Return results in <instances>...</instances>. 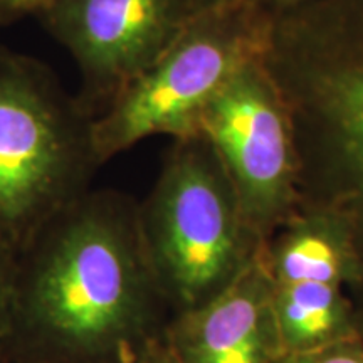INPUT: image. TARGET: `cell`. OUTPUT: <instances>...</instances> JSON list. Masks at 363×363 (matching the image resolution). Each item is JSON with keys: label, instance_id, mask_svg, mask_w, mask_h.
<instances>
[{"label": "cell", "instance_id": "cell-13", "mask_svg": "<svg viewBox=\"0 0 363 363\" xmlns=\"http://www.w3.org/2000/svg\"><path fill=\"white\" fill-rule=\"evenodd\" d=\"M138 363H184L175 355L174 350L167 345L165 340L158 338L145 348V352L140 357Z\"/></svg>", "mask_w": 363, "mask_h": 363}, {"label": "cell", "instance_id": "cell-14", "mask_svg": "<svg viewBox=\"0 0 363 363\" xmlns=\"http://www.w3.org/2000/svg\"><path fill=\"white\" fill-rule=\"evenodd\" d=\"M259 6L271 13V16H278V13L293 11L299 6L311 2V0H256Z\"/></svg>", "mask_w": 363, "mask_h": 363}, {"label": "cell", "instance_id": "cell-15", "mask_svg": "<svg viewBox=\"0 0 363 363\" xmlns=\"http://www.w3.org/2000/svg\"><path fill=\"white\" fill-rule=\"evenodd\" d=\"M244 2H256V0H190V6H192V11L195 13L202 11H211V9L238 6V4Z\"/></svg>", "mask_w": 363, "mask_h": 363}, {"label": "cell", "instance_id": "cell-6", "mask_svg": "<svg viewBox=\"0 0 363 363\" xmlns=\"http://www.w3.org/2000/svg\"><path fill=\"white\" fill-rule=\"evenodd\" d=\"M43 12L93 89L110 98L194 16L190 0H51Z\"/></svg>", "mask_w": 363, "mask_h": 363}, {"label": "cell", "instance_id": "cell-11", "mask_svg": "<svg viewBox=\"0 0 363 363\" xmlns=\"http://www.w3.org/2000/svg\"><path fill=\"white\" fill-rule=\"evenodd\" d=\"M16 272L17 249L0 234V340L7 335L11 323Z\"/></svg>", "mask_w": 363, "mask_h": 363}, {"label": "cell", "instance_id": "cell-4", "mask_svg": "<svg viewBox=\"0 0 363 363\" xmlns=\"http://www.w3.org/2000/svg\"><path fill=\"white\" fill-rule=\"evenodd\" d=\"M96 163L89 123L24 59L0 52V234L19 251L86 190Z\"/></svg>", "mask_w": 363, "mask_h": 363}, {"label": "cell", "instance_id": "cell-8", "mask_svg": "<svg viewBox=\"0 0 363 363\" xmlns=\"http://www.w3.org/2000/svg\"><path fill=\"white\" fill-rule=\"evenodd\" d=\"M272 284L320 281L352 288L357 279L355 249L343 217L321 203L299 202L261 249Z\"/></svg>", "mask_w": 363, "mask_h": 363}, {"label": "cell", "instance_id": "cell-12", "mask_svg": "<svg viewBox=\"0 0 363 363\" xmlns=\"http://www.w3.org/2000/svg\"><path fill=\"white\" fill-rule=\"evenodd\" d=\"M49 2L51 0H0V21H11L35 11L43 12Z\"/></svg>", "mask_w": 363, "mask_h": 363}, {"label": "cell", "instance_id": "cell-1", "mask_svg": "<svg viewBox=\"0 0 363 363\" xmlns=\"http://www.w3.org/2000/svg\"><path fill=\"white\" fill-rule=\"evenodd\" d=\"M170 318L145 249L140 206L111 190L83 192L17 251L0 358L138 363Z\"/></svg>", "mask_w": 363, "mask_h": 363}, {"label": "cell", "instance_id": "cell-2", "mask_svg": "<svg viewBox=\"0 0 363 363\" xmlns=\"http://www.w3.org/2000/svg\"><path fill=\"white\" fill-rule=\"evenodd\" d=\"M140 227L172 316L214 299L264 246L220 158L201 133L175 140L140 206Z\"/></svg>", "mask_w": 363, "mask_h": 363}, {"label": "cell", "instance_id": "cell-5", "mask_svg": "<svg viewBox=\"0 0 363 363\" xmlns=\"http://www.w3.org/2000/svg\"><path fill=\"white\" fill-rule=\"evenodd\" d=\"M199 133L212 145L256 234L269 239L299 206L291 111L264 59L235 72L207 104Z\"/></svg>", "mask_w": 363, "mask_h": 363}, {"label": "cell", "instance_id": "cell-9", "mask_svg": "<svg viewBox=\"0 0 363 363\" xmlns=\"http://www.w3.org/2000/svg\"><path fill=\"white\" fill-rule=\"evenodd\" d=\"M272 305L283 355L363 338L343 286L320 281L272 284Z\"/></svg>", "mask_w": 363, "mask_h": 363}, {"label": "cell", "instance_id": "cell-3", "mask_svg": "<svg viewBox=\"0 0 363 363\" xmlns=\"http://www.w3.org/2000/svg\"><path fill=\"white\" fill-rule=\"evenodd\" d=\"M271 30L272 16L257 2L195 12L89 121L94 160H110L153 135H199V120L216 94L244 66L266 57Z\"/></svg>", "mask_w": 363, "mask_h": 363}, {"label": "cell", "instance_id": "cell-10", "mask_svg": "<svg viewBox=\"0 0 363 363\" xmlns=\"http://www.w3.org/2000/svg\"><path fill=\"white\" fill-rule=\"evenodd\" d=\"M278 363H363V338L345 340L310 352L286 353Z\"/></svg>", "mask_w": 363, "mask_h": 363}, {"label": "cell", "instance_id": "cell-16", "mask_svg": "<svg viewBox=\"0 0 363 363\" xmlns=\"http://www.w3.org/2000/svg\"><path fill=\"white\" fill-rule=\"evenodd\" d=\"M30 363H39V362H30Z\"/></svg>", "mask_w": 363, "mask_h": 363}, {"label": "cell", "instance_id": "cell-7", "mask_svg": "<svg viewBox=\"0 0 363 363\" xmlns=\"http://www.w3.org/2000/svg\"><path fill=\"white\" fill-rule=\"evenodd\" d=\"M163 340L184 363H278L283 347L261 251L214 299L172 316Z\"/></svg>", "mask_w": 363, "mask_h": 363}]
</instances>
